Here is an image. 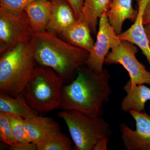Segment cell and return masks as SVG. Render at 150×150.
Segmentation results:
<instances>
[{
  "label": "cell",
  "instance_id": "6da1fadb",
  "mask_svg": "<svg viewBox=\"0 0 150 150\" xmlns=\"http://www.w3.org/2000/svg\"><path fill=\"white\" fill-rule=\"evenodd\" d=\"M110 76L105 69L94 71L86 65L78 69L74 79L62 89L60 108L102 116L103 105L112 93Z\"/></svg>",
  "mask_w": 150,
  "mask_h": 150
},
{
  "label": "cell",
  "instance_id": "7a4b0ae2",
  "mask_svg": "<svg viewBox=\"0 0 150 150\" xmlns=\"http://www.w3.org/2000/svg\"><path fill=\"white\" fill-rule=\"evenodd\" d=\"M34 58L41 67L51 68L69 83L78 69L86 65L89 53L47 30L34 33L31 41Z\"/></svg>",
  "mask_w": 150,
  "mask_h": 150
},
{
  "label": "cell",
  "instance_id": "3957f363",
  "mask_svg": "<svg viewBox=\"0 0 150 150\" xmlns=\"http://www.w3.org/2000/svg\"><path fill=\"white\" fill-rule=\"evenodd\" d=\"M36 63L31 42L18 43L1 54L0 93L12 97L21 93Z\"/></svg>",
  "mask_w": 150,
  "mask_h": 150
},
{
  "label": "cell",
  "instance_id": "277c9868",
  "mask_svg": "<svg viewBox=\"0 0 150 150\" xmlns=\"http://www.w3.org/2000/svg\"><path fill=\"white\" fill-rule=\"evenodd\" d=\"M64 79L48 67H36L22 93L28 104L39 114L61 106Z\"/></svg>",
  "mask_w": 150,
  "mask_h": 150
},
{
  "label": "cell",
  "instance_id": "5b68a950",
  "mask_svg": "<svg viewBox=\"0 0 150 150\" xmlns=\"http://www.w3.org/2000/svg\"><path fill=\"white\" fill-rule=\"evenodd\" d=\"M58 116L64 121L74 144L75 150H93L97 143L110 138L109 123L102 116L86 114L77 110H63Z\"/></svg>",
  "mask_w": 150,
  "mask_h": 150
},
{
  "label": "cell",
  "instance_id": "8992f818",
  "mask_svg": "<svg viewBox=\"0 0 150 150\" xmlns=\"http://www.w3.org/2000/svg\"><path fill=\"white\" fill-rule=\"evenodd\" d=\"M34 33L24 10L13 11L0 7L1 55L18 43L31 42Z\"/></svg>",
  "mask_w": 150,
  "mask_h": 150
},
{
  "label": "cell",
  "instance_id": "52a82bcc",
  "mask_svg": "<svg viewBox=\"0 0 150 150\" xmlns=\"http://www.w3.org/2000/svg\"><path fill=\"white\" fill-rule=\"evenodd\" d=\"M138 51L135 44L127 40H121L107 54L104 64L122 65L129 73L131 86L150 85V72L137 59L136 56Z\"/></svg>",
  "mask_w": 150,
  "mask_h": 150
},
{
  "label": "cell",
  "instance_id": "ba28073f",
  "mask_svg": "<svg viewBox=\"0 0 150 150\" xmlns=\"http://www.w3.org/2000/svg\"><path fill=\"white\" fill-rule=\"evenodd\" d=\"M98 24L96 42L86 63V66L94 71H102L105 59L109 51L121 41L109 22L107 13L100 18Z\"/></svg>",
  "mask_w": 150,
  "mask_h": 150
},
{
  "label": "cell",
  "instance_id": "9c48e42d",
  "mask_svg": "<svg viewBox=\"0 0 150 150\" xmlns=\"http://www.w3.org/2000/svg\"><path fill=\"white\" fill-rule=\"evenodd\" d=\"M129 114L136 123V130L126 123L119 126L121 139L127 150H150V116L146 112L130 110Z\"/></svg>",
  "mask_w": 150,
  "mask_h": 150
},
{
  "label": "cell",
  "instance_id": "30bf717a",
  "mask_svg": "<svg viewBox=\"0 0 150 150\" xmlns=\"http://www.w3.org/2000/svg\"><path fill=\"white\" fill-rule=\"evenodd\" d=\"M138 12L136 20L130 28L118 35L121 40H127L138 46L150 66V48L143 23V14L149 0H137Z\"/></svg>",
  "mask_w": 150,
  "mask_h": 150
},
{
  "label": "cell",
  "instance_id": "8fae6325",
  "mask_svg": "<svg viewBox=\"0 0 150 150\" xmlns=\"http://www.w3.org/2000/svg\"><path fill=\"white\" fill-rule=\"evenodd\" d=\"M25 131L32 143L36 145L62 131L53 118L39 115L24 119Z\"/></svg>",
  "mask_w": 150,
  "mask_h": 150
},
{
  "label": "cell",
  "instance_id": "7c38bea8",
  "mask_svg": "<svg viewBox=\"0 0 150 150\" xmlns=\"http://www.w3.org/2000/svg\"><path fill=\"white\" fill-rule=\"evenodd\" d=\"M50 21L46 30L61 34L77 20L67 0H52Z\"/></svg>",
  "mask_w": 150,
  "mask_h": 150
},
{
  "label": "cell",
  "instance_id": "4fadbf2b",
  "mask_svg": "<svg viewBox=\"0 0 150 150\" xmlns=\"http://www.w3.org/2000/svg\"><path fill=\"white\" fill-rule=\"evenodd\" d=\"M88 25L81 20H77L60 35L71 45L91 53L93 50L94 41Z\"/></svg>",
  "mask_w": 150,
  "mask_h": 150
},
{
  "label": "cell",
  "instance_id": "5bb4252c",
  "mask_svg": "<svg viewBox=\"0 0 150 150\" xmlns=\"http://www.w3.org/2000/svg\"><path fill=\"white\" fill-rule=\"evenodd\" d=\"M123 89L126 96L121 101V110L126 112L130 110L144 112L146 103L150 100V88L144 84L131 86L129 81Z\"/></svg>",
  "mask_w": 150,
  "mask_h": 150
},
{
  "label": "cell",
  "instance_id": "9a60e30c",
  "mask_svg": "<svg viewBox=\"0 0 150 150\" xmlns=\"http://www.w3.org/2000/svg\"><path fill=\"white\" fill-rule=\"evenodd\" d=\"M138 11L132 6V0H112V4L107 13L108 21L117 35L122 33L123 23L126 20L131 22L136 20Z\"/></svg>",
  "mask_w": 150,
  "mask_h": 150
},
{
  "label": "cell",
  "instance_id": "2e32d148",
  "mask_svg": "<svg viewBox=\"0 0 150 150\" xmlns=\"http://www.w3.org/2000/svg\"><path fill=\"white\" fill-rule=\"evenodd\" d=\"M52 3L48 0H36L25 8L34 32L45 31L51 16Z\"/></svg>",
  "mask_w": 150,
  "mask_h": 150
},
{
  "label": "cell",
  "instance_id": "e0dca14e",
  "mask_svg": "<svg viewBox=\"0 0 150 150\" xmlns=\"http://www.w3.org/2000/svg\"><path fill=\"white\" fill-rule=\"evenodd\" d=\"M0 112L19 115L24 119L39 114L28 105L22 93L14 97L0 93Z\"/></svg>",
  "mask_w": 150,
  "mask_h": 150
},
{
  "label": "cell",
  "instance_id": "ac0fdd59",
  "mask_svg": "<svg viewBox=\"0 0 150 150\" xmlns=\"http://www.w3.org/2000/svg\"><path fill=\"white\" fill-rule=\"evenodd\" d=\"M112 0H85L80 19L88 25L91 33L96 34L98 19L109 11Z\"/></svg>",
  "mask_w": 150,
  "mask_h": 150
},
{
  "label": "cell",
  "instance_id": "d6986e66",
  "mask_svg": "<svg viewBox=\"0 0 150 150\" xmlns=\"http://www.w3.org/2000/svg\"><path fill=\"white\" fill-rule=\"evenodd\" d=\"M8 115L13 134L17 142L12 150H37V146L31 142L25 131L24 118L13 114Z\"/></svg>",
  "mask_w": 150,
  "mask_h": 150
},
{
  "label": "cell",
  "instance_id": "ffe728a7",
  "mask_svg": "<svg viewBox=\"0 0 150 150\" xmlns=\"http://www.w3.org/2000/svg\"><path fill=\"white\" fill-rule=\"evenodd\" d=\"M37 150H71L72 142L62 131L37 145Z\"/></svg>",
  "mask_w": 150,
  "mask_h": 150
},
{
  "label": "cell",
  "instance_id": "44dd1931",
  "mask_svg": "<svg viewBox=\"0 0 150 150\" xmlns=\"http://www.w3.org/2000/svg\"><path fill=\"white\" fill-rule=\"evenodd\" d=\"M0 140L12 150L17 144L6 113L0 112Z\"/></svg>",
  "mask_w": 150,
  "mask_h": 150
},
{
  "label": "cell",
  "instance_id": "7402d4cb",
  "mask_svg": "<svg viewBox=\"0 0 150 150\" xmlns=\"http://www.w3.org/2000/svg\"><path fill=\"white\" fill-rule=\"evenodd\" d=\"M36 0H0V7L13 11L21 12L25 8Z\"/></svg>",
  "mask_w": 150,
  "mask_h": 150
},
{
  "label": "cell",
  "instance_id": "603a6c76",
  "mask_svg": "<svg viewBox=\"0 0 150 150\" xmlns=\"http://www.w3.org/2000/svg\"><path fill=\"white\" fill-rule=\"evenodd\" d=\"M52 1V0H51ZM71 6L77 19H80L83 10L85 0H67Z\"/></svg>",
  "mask_w": 150,
  "mask_h": 150
},
{
  "label": "cell",
  "instance_id": "cb8c5ba5",
  "mask_svg": "<svg viewBox=\"0 0 150 150\" xmlns=\"http://www.w3.org/2000/svg\"><path fill=\"white\" fill-rule=\"evenodd\" d=\"M110 138H104L101 139L97 143L93 148V150H106L107 149V145Z\"/></svg>",
  "mask_w": 150,
  "mask_h": 150
},
{
  "label": "cell",
  "instance_id": "d4e9b609",
  "mask_svg": "<svg viewBox=\"0 0 150 150\" xmlns=\"http://www.w3.org/2000/svg\"><path fill=\"white\" fill-rule=\"evenodd\" d=\"M143 20L144 25L150 23V0H149L145 7Z\"/></svg>",
  "mask_w": 150,
  "mask_h": 150
},
{
  "label": "cell",
  "instance_id": "484cf974",
  "mask_svg": "<svg viewBox=\"0 0 150 150\" xmlns=\"http://www.w3.org/2000/svg\"><path fill=\"white\" fill-rule=\"evenodd\" d=\"M144 28L147 38L149 46L150 48V23L145 25Z\"/></svg>",
  "mask_w": 150,
  "mask_h": 150
}]
</instances>
